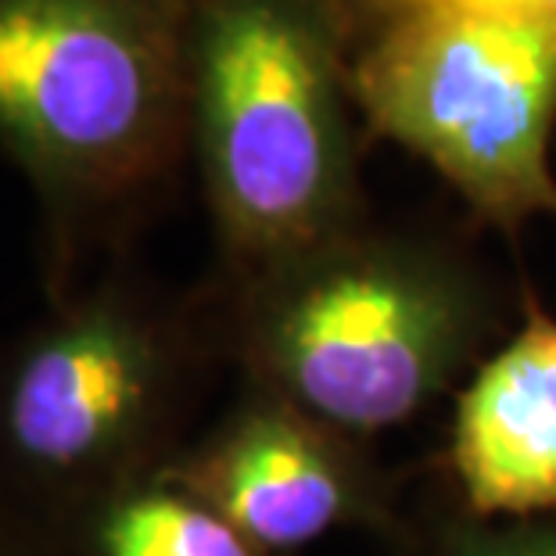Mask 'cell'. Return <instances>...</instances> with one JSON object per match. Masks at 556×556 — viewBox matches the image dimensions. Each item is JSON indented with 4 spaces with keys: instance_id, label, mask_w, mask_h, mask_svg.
I'll return each instance as SVG.
<instances>
[{
    "instance_id": "obj_10",
    "label": "cell",
    "mask_w": 556,
    "mask_h": 556,
    "mask_svg": "<svg viewBox=\"0 0 556 556\" xmlns=\"http://www.w3.org/2000/svg\"><path fill=\"white\" fill-rule=\"evenodd\" d=\"M431 4H464V8H489V11H510V15H517L514 11L517 0H345L349 15L356 22V33L399 15V11L431 8Z\"/></svg>"
},
{
    "instance_id": "obj_4",
    "label": "cell",
    "mask_w": 556,
    "mask_h": 556,
    "mask_svg": "<svg viewBox=\"0 0 556 556\" xmlns=\"http://www.w3.org/2000/svg\"><path fill=\"white\" fill-rule=\"evenodd\" d=\"M345 0H191V162L238 280L370 216Z\"/></svg>"
},
{
    "instance_id": "obj_1",
    "label": "cell",
    "mask_w": 556,
    "mask_h": 556,
    "mask_svg": "<svg viewBox=\"0 0 556 556\" xmlns=\"http://www.w3.org/2000/svg\"><path fill=\"white\" fill-rule=\"evenodd\" d=\"M201 299L241 388L359 442L456 399L520 316L467 233L374 212Z\"/></svg>"
},
{
    "instance_id": "obj_9",
    "label": "cell",
    "mask_w": 556,
    "mask_h": 556,
    "mask_svg": "<svg viewBox=\"0 0 556 556\" xmlns=\"http://www.w3.org/2000/svg\"><path fill=\"white\" fill-rule=\"evenodd\" d=\"M406 556H556V514L475 517L459 506Z\"/></svg>"
},
{
    "instance_id": "obj_8",
    "label": "cell",
    "mask_w": 556,
    "mask_h": 556,
    "mask_svg": "<svg viewBox=\"0 0 556 556\" xmlns=\"http://www.w3.org/2000/svg\"><path fill=\"white\" fill-rule=\"evenodd\" d=\"M79 556H274L176 484L151 481L112 503Z\"/></svg>"
},
{
    "instance_id": "obj_6",
    "label": "cell",
    "mask_w": 556,
    "mask_h": 556,
    "mask_svg": "<svg viewBox=\"0 0 556 556\" xmlns=\"http://www.w3.org/2000/svg\"><path fill=\"white\" fill-rule=\"evenodd\" d=\"M159 481L194 495L274 556L334 531L399 528V484L370 442L255 388H241Z\"/></svg>"
},
{
    "instance_id": "obj_7",
    "label": "cell",
    "mask_w": 556,
    "mask_h": 556,
    "mask_svg": "<svg viewBox=\"0 0 556 556\" xmlns=\"http://www.w3.org/2000/svg\"><path fill=\"white\" fill-rule=\"evenodd\" d=\"M445 470L475 517L556 514V316L531 288L517 327L453 399Z\"/></svg>"
},
{
    "instance_id": "obj_2",
    "label": "cell",
    "mask_w": 556,
    "mask_h": 556,
    "mask_svg": "<svg viewBox=\"0 0 556 556\" xmlns=\"http://www.w3.org/2000/svg\"><path fill=\"white\" fill-rule=\"evenodd\" d=\"M223 363L201 291L109 266L0 349V535L79 556L112 503L159 481Z\"/></svg>"
},
{
    "instance_id": "obj_3",
    "label": "cell",
    "mask_w": 556,
    "mask_h": 556,
    "mask_svg": "<svg viewBox=\"0 0 556 556\" xmlns=\"http://www.w3.org/2000/svg\"><path fill=\"white\" fill-rule=\"evenodd\" d=\"M0 155L54 299L191 159V0H0Z\"/></svg>"
},
{
    "instance_id": "obj_11",
    "label": "cell",
    "mask_w": 556,
    "mask_h": 556,
    "mask_svg": "<svg viewBox=\"0 0 556 556\" xmlns=\"http://www.w3.org/2000/svg\"><path fill=\"white\" fill-rule=\"evenodd\" d=\"M0 556H33V553H29V549H22V546H15L11 539L0 535Z\"/></svg>"
},
{
    "instance_id": "obj_5",
    "label": "cell",
    "mask_w": 556,
    "mask_h": 556,
    "mask_svg": "<svg viewBox=\"0 0 556 556\" xmlns=\"http://www.w3.org/2000/svg\"><path fill=\"white\" fill-rule=\"evenodd\" d=\"M352 90L370 140L453 187L470 219L517 241L556 223V22L431 4L363 29Z\"/></svg>"
}]
</instances>
